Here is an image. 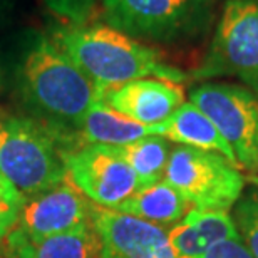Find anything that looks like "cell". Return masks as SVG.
I'll return each mask as SVG.
<instances>
[{"label": "cell", "mask_w": 258, "mask_h": 258, "mask_svg": "<svg viewBox=\"0 0 258 258\" xmlns=\"http://www.w3.org/2000/svg\"><path fill=\"white\" fill-rule=\"evenodd\" d=\"M0 196H2L4 200H7L10 203L19 205V206H22L25 201L24 196L17 191V188H15L2 173H0Z\"/></svg>", "instance_id": "obj_22"}, {"label": "cell", "mask_w": 258, "mask_h": 258, "mask_svg": "<svg viewBox=\"0 0 258 258\" xmlns=\"http://www.w3.org/2000/svg\"><path fill=\"white\" fill-rule=\"evenodd\" d=\"M76 146L44 122L0 111V173L24 198L66 181V153Z\"/></svg>", "instance_id": "obj_3"}, {"label": "cell", "mask_w": 258, "mask_h": 258, "mask_svg": "<svg viewBox=\"0 0 258 258\" xmlns=\"http://www.w3.org/2000/svg\"><path fill=\"white\" fill-rule=\"evenodd\" d=\"M54 42L102 91L146 77L183 81V72L159 60L158 50L107 24L67 25Z\"/></svg>", "instance_id": "obj_2"}, {"label": "cell", "mask_w": 258, "mask_h": 258, "mask_svg": "<svg viewBox=\"0 0 258 258\" xmlns=\"http://www.w3.org/2000/svg\"><path fill=\"white\" fill-rule=\"evenodd\" d=\"M67 179L91 203L107 210L139 189L131 166L107 144H81L66 153Z\"/></svg>", "instance_id": "obj_8"}, {"label": "cell", "mask_w": 258, "mask_h": 258, "mask_svg": "<svg viewBox=\"0 0 258 258\" xmlns=\"http://www.w3.org/2000/svg\"><path fill=\"white\" fill-rule=\"evenodd\" d=\"M102 102L119 114L141 124H161L184 102V92L176 82L146 77L104 91Z\"/></svg>", "instance_id": "obj_11"}, {"label": "cell", "mask_w": 258, "mask_h": 258, "mask_svg": "<svg viewBox=\"0 0 258 258\" xmlns=\"http://www.w3.org/2000/svg\"><path fill=\"white\" fill-rule=\"evenodd\" d=\"M114 148L136 174L139 188L161 181L173 149L169 139L154 134Z\"/></svg>", "instance_id": "obj_17"}, {"label": "cell", "mask_w": 258, "mask_h": 258, "mask_svg": "<svg viewBox=\"0 0 258 258\" xmlns=\"http://www.w3.org/2000/svg\"><path fill=\"white\" fill-rule=\"evenodd\" d=\"M112 211L163 226L176 225L178 221H181L191 211V203L176 188L163 179L139 188Z\"/></svg>", "instance_id": "obj_15"}, {"label": "cell", "mask_w": 258, "mask_h": 258, "mask_svg": "<svg viewBox=\"0 0 258 258\" xmlns=\"http://www.w3.org/2000/svg\"><path fill=\"white\" fill-rule=\"evenodd\" d=\"M102 19L136 40L188 42L210 30L215 0H102Z\"/></svg>", "instance_id": "obj_4"}, {"label": "cell", "mask_w": 258, "mask_h": 258, "mask_svg": "<svg viewBox=\"0 0 258 258\" xmlns=\"http://www.w3.org/2000/svg\"><path fill=\"white\" fill-rule=\"evenodd\" d=\"M164 181L198 210L228 211L241 198L245 188L238 166L225 156L181 144L169 153Z\"/></svg>", "instance_id": "obj_6"}, {"label": "cell", "mask_w": 258, "mask_h": 258, "mask_svg": "<svg viewBox=\"0 0 258 258\" xmlns=\"http://www.w3.org/2000/svg\"><path fill=\"white\" fill-rule=\"evenodd\" d=\"M5 246L12 258H102L99 235L92 225L40 240H29L10 230L5 236Z\"/></svg>", "instance_id": "obj_14"}, {"label": "cell", "mask_w": 258, "mask_h": 258, "mask_svg": "<svg viewBox=\"0 0 258 258\" xmlns=\"http://www.w3.org/2000/svg\"><path fill=\"white\" fill-rule=\"evenodd\" d=\"M92 203L67 181L25 198L12 230L29 240L72 233L92 225Z\"/></svg>", "instance_id": "obj_9"}, {"label": "cell", "mask_w": 258, "mask_h": 258, "mask_svg": "<svg viewBox=\"0 0 258 258\" xmlns=\"http://www.w3.org/2000/svg\"><path fill=\"white\" fill-rule=\"evenodd\" d=\"M233 208V220L241 241L251 256L258 258V189L241 196Z\"/></svg>", "instance_id": "obj_18"}, {"label": "cell", "mask_w": 258, "mask_h": 258, "mask_svg": "<svg viewBox=\"0 0 258 258\" xmlns=\"http://www.w3.org/2000/svg\"><path fill=\"white\" fill-rule=\"evenodd\" d=\"M47 10L67 25H86L96 10V0H42Z\"/></svg>", "instance_id": "obj_19"}, {"label": "cell", "mask_w": 258, "mask_h": 258, "mask_svg": "<svg viewBox=\"0 0 258 258\" xmlns=\"http://www.w3.org/2000/svg\"><path fill=\"white\" fill-rule=\"evenodd\" d=\"M91 220L99 235L102 258H184L171 246L163 226L94 203Z\"/></svg>", "instance_id": "obj_10"}, {"label": "cell", "mask_w": 258, "mask_h": 258, "mask_svg": "<svg viewBox=\"0 0 258 258\" xmlns=\"http://www.w3.org/2000/svg\"><path fill=\"white\" fill-rule=\"evenodd\" d=\"M154 136H163L181 146L215 151L238 166L228 143L225 141L211 119L193 102H183L166 121L154 124Z\"/></svg>", "instance_id": "obj_13"}, {"label": "cell", "mask_w": 258, "mask_h": 258, "mask_svg": "<svg viewBox=\"0 0 258 258\" xmlns=\"http://www.w3.org/2000/svg\"><path fill=\"white\" fill-rule=\"evenodd\" d=\"M203 258H253L241 238L226 240L215 245L205 253Z\"/></svg>", "instance_id": "obj_20"}, {"label": "cell", "mask_w": 258, "mask_h": 258, "mask_svg": "<svg viewBox=\"0 0 258 258\" xmlns=\"http://www.w3.org/2000/svg\"><path fill=\"white\" fill-rule=\"evenodd\" d=\"M233 151L238 166L258 173V92L228 82H203L189 91Z\"/></svg>", "instance_id": "obj_7"}, {"label": "cell", "mask_w": 258, "mask_h": 258, "mask_svg": "<svg viewBox=\"0 0 258 258\" xmlns=\"http://www.w3.org/2000/svg\"><path fill=\"white\" fill-rule=\"evenodd\" d=\"M17 4L19 0H0V29H4L12 20Z\"/></svg>", "instance_id": "obj_23"}, {"label": "cell", "mask_w": 258, "mask_h": 258, "mask_svg": "<svg viewBox=\"0 0 258 258\" xmlns=\"http://www.w3.org/2000/svg\"><path fill=\"white\" fill-rule=\"evenodd\" d=\"M22 206L14 205L0 196V238H5L19 220V213Z\"/></svg>", "instance_id": "obj_21"}, {"label": "cell", "mask_w": 258, "mask_h": 258, "mask_svg": "<svg viewBox=\"0 0 258 258\" xmlns=\"http://www.w3.org/2000/svg\"><path fill=\"white\" fill-rule=\"evenodd\" d=\"M169 243L184 258H203L215 245L241 238L228 211L193 208L168 231Z\"/></svg>", "instance_id": "obj_12"}, {"label": "cell", "mask_w": 258, "mask_h": 258, "mask_svg": "<svg viewBox=\"0 0 258 258\" xmlns=\"http://www.w3.org/2000/svg\"><path fill=\"white\" fill-rule=\"evenodd\" d=\"M0 258H7V256H5V255L2 253V251H0Z\"/></svg>", "instance_id": "obj_24"}, {"label": "cell", "mask_w": 258, "mask_h": 258, "mask_svg": "<svg viewBox=\"0 0 258 258\" xmlns=\"http://www.w3.org/2000/svg\"><path fill=\"white\" fill-rule=\"evenodd\" d=\"M193 79L235 77L258 92V0H226Z\"/></svg>", "instance_id": "obj_5"}, {"label": "cell", "mask_w": 258, "mask_h": 258, "mask_svg": "<svg viewBox=\"0 0 258 258\" xmlns=\"http://www.w3.org/2000/svg\"><path fill=\"white\" fill-rule=\"evenodd\" d=\"M17 81L24 102L40 122L82 144V119L96 102L102 101L104 91L52 39L44 34L27 39L17 66Z\"/></svg>", "instance_id": "obj_1"}, {"label": "cell", "mask_w": 258, "mask_h": 258, "mask_svg": "<svg viewBox=\"0 0 258 258\" xmlns=\"http://www.w3.org/2000/svg\"><path fill=\"white\" fill-rule=\"evenodd\" d=\"M151 134H154V126H146L129 119L111 109L102 101L96 102L87 111L79 129L82 144H107V146H122Z\"/></svg>", "instance_id": "obj_16"}]
</instances>
